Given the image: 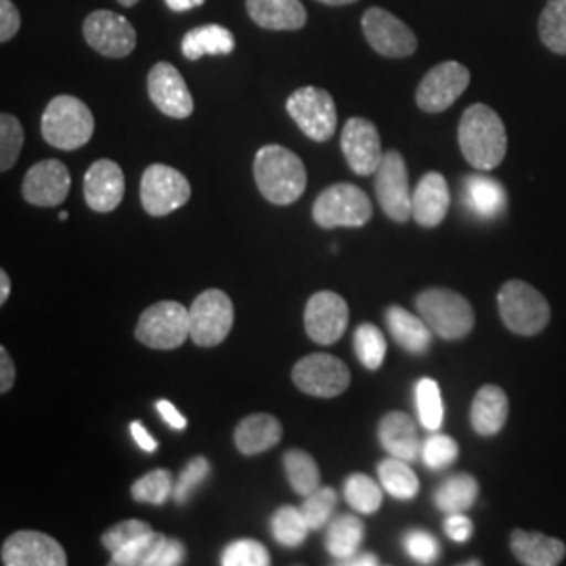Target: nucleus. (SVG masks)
Returning a JSON list of instances; mask_svg holds the SVG:
<instances>
[{
	"label": "nucleus",
	"instance_id": "nucleus-1",
	"mask_svg": "<svg viewBox=\"0 0 566 566\" xmlns=\"http://www.w3.org/2000/svg\"><path fill=\"white\" fill-rule=\"evenodd\" d=\"M458 142L465 160L476 170L489 172L506 158V126L502 118L483 103H474L465 109L458 128Z\"/></svg>",
	"mask_w": 566,
	"mask_h": 566
},
{
	"label": "nucleus",
	"instance_id": "nucleus-2",
	"mask_svg": "<svg viewBox=\"0 0 566 566\" xmlns=\"http://www.w3.org/2000/svg\"><path fill=\"white\" fill-rule=\"evenodd\" d=\"M254 179L266 202L290 206L303 198L306 168L294 151L282 145H264L254 158Z\"/></svg>",
	"mask_w": 566,
	"mask_h": 566
},
{
	"label": "nucleus",
	"instance_id": "nucleus-3",
	"mask_svg": "<svg viewBox=\"0 0 566 566\" xmlns=\"http://www.w3.org/2000/svg\"><path fill=\"white\" fill-rule=\"evenodd\" d=\"M41 130L49 145L63 151H74L91 142L95 133V118L86 103L72 95H60L46 105Z\"/></svg>",
	"mask_w": 566,
	"mask_h": 566
},
{
	"label": "nucleus",
	"instance_id": "nucleus-4",
	"mask_svg": "<svg viewBox=\"0 0 566 566\" xmlns=\"http://www.w3.org/2000/svg\"><path fill=\"white\" fill-rule=\"evenodd\" d=\"M416 306L428 327L443 340H462L474 329L472 304L453 290L428 287L416 296Z\"/></svg>",
	"mask_w": 566,
	"mask_h": 566
},
{
	"label": "nucleus",
	"instance_id": "nucleus-5",
	"mask_svg": "<svg viewBox=\"0 0 566 566\" xmlns=\"http://www.w3.org/2000/svg\"><path fill=\"white\" fill-rule=\"evenodd\" d=\"M497 308L507 329L518 336L542 334L552 317L546 296L531 283L521 280L502 285L497 294Z\"/></svg>",
	"mask_w": 566,
	"mask_h": 566
},
{
	"label": "nucleus",
	"instance_id": "nucleus-6",
	"mask_svg": "<svg viewBox=\"0 0 566 566\" xmlns=\"http://www.w3.org/2000/svg\"><path fill=\"white\" fill-rule=\"evenodd\" d=\"M139 343L156 350H172L191 338V313L175 301L151 304L143 311L135 329Z\"/></svg>",
	"mask_w": 566,
	"mask_h": 566
},
{
	"label": "nucleus",
	"instance_id": "nucleus-7",
	"mask_svg": "<svg viewBox=\"0 0 566 566\" xmlns=\"http://www.w3.org/2000/svg\"><path fill=\"white\" fill-rule=\"evenodd\" d=\"M374 214L364 189L350 182H338L327 187L313 203V219L324 229L336 227H364Z\"/></svg>",
	"mask_w": 566,
	"mask_h": 566
},
{
	"label": "nucleus",
	"instance_id": "nucleus-8",
	"mask_svg": "<svg viewBox=\"0 0 566 566\" xmlns=\"http://www.w3.org/2000/svg\"><path fill=\"white\" fill-rule=\"evenodd\" d=\"M287 114L313 142H329L338 126V112L334 97L317 86H303L290 95L285 103Z\"/></svg>",
	"mask_w": 566,
	"mask_h": 566
},
{
	"label": "nucleus",
	"instance_id": "nucleus-9",
	"mask_svg": "<svg viewBox=\"0 0 566 566\" xmlns=\"http://www.w3.org/2000/svg\"><path fill=\"white\" fill-rule=\"evenodd\" d=\"M191 198V185L177 168L151 164L142 179V203L147 214L166 217L182 208Z\"/></svg>",
	"mask_w": 566,
	"mask_h": 566
},
{
	"label": "nucleus",
	"instance_id": "nucleus-10",
	"mask_svg": "<svg viewBox=\"0 0 566 566\" xmlns=\"http://www.w3.org/2000/svg\"><path fill=\"white\" fill-rule=\"evenodd\" d=\"M191 313V340L198 346H217L223 343L233 327V303L223 290L210 287L202 292L189 308Z\"/></svg>",
	"mask_w": 566,
	"mask_h": 566
},
{
	"label": "nucleus",
	"instance_id": "nucleus-11",
	"mask_svg": "<svg viewBox=\"0 0 566 566\" xmlns=\"http://www.w3.org/2000/svg\"><path fill=\"white\" fill-rule=\"evenodd\" d=\"M292 380L304 395L332 399L343 395L348 388L350 371L338 357L327 353H313L294 365Z\"/></svg>",
	"mask_w": 566,
	"mask_h": 566
},
{
	"label": "nucleus",
	"instance_id": "nucleus-12",
	"mask_svg": "<svg viewBox=\"0 0 566 566\" xmlns=\"http://www.w3.org/2000/svg\"><path fill=\"white\" fill-rule=\"evenodd\" d=\"M468 84L470 72L462 63H439L420 82L416 91V103L426 114H441L464 95Z\"/></svg>",
	"mask_w": 566,
	"mask_h": 566
},
{
	"label": "nucleus",
	"instance_id": "nucleus-13",
	"mask_svg": "<svg viewBox=\"0 0 566 566\" xmlns=\"http://www.w3.org/2000/svg\"><path fill=\"white\" fill-rule=\"evenodd\" d=\"M84 39L103 57L122 60L137 46V32L133 23L114 11H93L84 20Z\"/></svg>",
	"mask_w": 566,
	"mask_h": 566
},
{
	"label": "nucleus",
	"instance_id": "nucleus-14",
	"mask_svg": "<svg viewBox=\"0 0 566 566\" xmlns=\"http://www.w3.org/2000/svg\"><path fill=\"white\" fill-rule=\"evenodd\" d=\"M376 196L386 217L395 223L411 219V189L403 156L399 151H386L376 170Z\"/></svg>",
	"mask_w": 566,
	"mask_h": 566
},
{
	"label": "nucleus",
	"instance_id": "nucleus-15",
	"mask_svg": "<svg viewBox=\"0 0 566 566\" xmlns=\"http://www.w3.org/2000/svg\"><path fill=\"white\" fill-rule=\"evenodd\" d=\"M361 28L369 46L385 57L401 60V57L413 55L418 49L416 34L405 25L403 21L380 7H371L365 11Z\"/></svg>",
	"mask_w": 566,
	"mask_h": 566
},
{
	"label": "nucleus",
	"instance_id": "nucleus-16",
	"mask_svg": "<svg viewBox=\"0 0 566 566\" xmlns=\"http://www.w3.org/2000/svg\"><path fill=\"white\" fill-rule=\"evenodd\" d=\"M348 325V304L336 292H317L308 298L304 308V329L317 344H336Z\"/></svg>",
	"mask_w": 566,
	"mask_h": 566
},
{
	"label": "nucleus",
	"instance_id": "nucleus-17",
	"mask_svg": "<svg viewBox=\"0 0 566 566\" xmlns=\"http://www.w3.org/2000/svg\"><path fill=\"white\" fill-rule=\"evenodd\" d=\"M147 93L151 103L168 118L185 120L193 114V97L182 81L181 72L168 61H160L151 67L147 76Z\"/></svg>",
	"mask_w": 566,
	"mask_h": 566
},
{
	"label": "nucleus",
	"instance_id": "nucleus-18",
	"mask_svg": "<svg viewBox=\"0 0 566 566\" xmlns=\"http://www.w3.org/2000/svg\"><path fill=\"white\" fill-rule=\"evenodd\" d=\"M344 158L355 175L369 177L382 163V143L376 124L367 118H350L340 137Z\"/></svg>",
	"mask_w": 566,
	"mask_h": 566
},
{
	"label": "nucleus",
	"instance_id": "nucleus-19",
	"mask_svg": "<svg viewBox=\"0 0 566 566\" xmlns=\"http://www.w3.org/2000/svg\"><path fill=\"white\" fill-rule=\"evenodd\" d=\"M4 566H65V549L51 535L39 531H18L2 544Z\"/></svg>",
	"mask_w": 566,
	"mask_h": 566
},
{
	"label": "nucleus",
	"instance_id": "nucleus-20",
	"mask_svg": "<svg viewBox=\"0 0 566 566\" xmlns=\"http://www.w3.org/2000/svg\"><path fill=\"white\" fill-rule=\"evenodd\" d=\"M72 187V177L65 164L60 160H42L34 164L21 185V193L25 202L42 208H53L65 202Z\"/></svg>",
	"mask_w": 566,
	"mask_h": 566
},
{
	"label": "nucleus",
	"instance_id": "nucleus-21",
	"mask_svg": "<svg viewBox=\"0 0 566 566\" xmlns=\"http://www.w3.org/2000/svg\"><path fill=\"white\" fill-rule=\"evenodd\" d=\"M124 172L114 160H97L84 175V200L95 212H112L124 198Z\"/></svg>",
	"mask_w": 566,
	"mask_h": 566
},
{
	"label": "nucleus",
	"instance_id": "nucleus-22",
	"mask_svg": "<svg viewBox=\"0 0 566 566\" xmlns=\"http://www.w3.org/2000/svg\"><path fill=\"white\" fill-rule=\"evenodd\" d=\"M449 203H451V196H449L446 177L441 172H428L420 179L413 191L411 217L416 223L426 229L439 227L446 221Z\"/></svg>",
	"mask_w": 566,
	"mask_h": 566
},
{
	"label": "nucleus",
	"instance_id": "nucleus-23",
	"mask_svg": "<svg viewBox=\"0 0 566 566\" xmlns=\"http://www.w3.org/2000/svg\"><path fill=\"white\" fill-rule=\"evenodd\" d=\"M510 549L525 566H556L565 560V542L535 531L516 528L510 537Z\"/></svg>",
	"mask_w": 566,
	"mask_h": 566
},
{
	"label": "nucleus",
	"instance_id": "nucleus-24",
	"mask_svg": "<svg viewBox=\"0 0 566 566\" xmlns=\"http://www.w3.org/2000/svg\"><path fill=\"white\" fill-rule=\"evenodd\" d=\"M510 413V401L504 388L486 385L474 395L470 407V424L481 437H495L504 430Z\"/></svg>",
	"mask_w": 566,
	"mask_h": 566
},
{
	"label": "nucleus",
	"instance_id": "nucleus-25",
	"mask_svg": "<svg viewBox=\"0 0 566 566\" xmlns=\"http://www.w3.org/2000/svg\"><path fill=\"white\" fill-rule=\"evenodd\" d=\"M248 15L264 30H301L306 9L301 0H245Z\"/></svg>",
	"mask_w": 566,
	"mask_h": 566
},
{
	"label": "nucleus",
	"instance_id": "nucleus-26",
	"mask_svg": "<svg viewBox=\"0 0 566 566\" xmlns=\"http://www.w3.org/2000/svg\"><path fill=\"white\" fill-rule=\"evenodd\" d=\"M378 439L386 451L405 462H413L420 453L418 428L405 411H390L378 424Z\"/></svg>",
	"mask_w": 566,
	"mask_h": 566
},
{
	"label": "nucleus",
	"instance_id": "nucleus-27",
	"mask_svg": "<svg viewBox=\"0 0 566 566\" xmlns=\"http://www.w3.org/2000/svg\"><path fill=\"white\" fill-rule=\"evenodd\" d=\"M233 439L243 455H259L282 441V424L269 413H252L238 424Z\"/></svg>",
	"mask_w": 566,
	"mask_h": 566
},
{
	"label": "nucleus",
	"instance_id": "nucleus-28",
	"mask_svg": "<svg viewBox=\"0 0 566 566\" xmlns=\"http://www.w3.org/2000/svg\"><path fill=\"white\" fill-rule=\"evenodd\" d=\"M386 324L390 329V336L403 350L411 355H424L432 343L430 327L422 317H416L413 313L405 311L403 306L392 304L386 311Z\"/></svg>",
	"mask_w": 566,
	"mask_h": 566
},
{
	"label": "nucleus",
	"instance_id": "nucleus-29",
	"mask_svg": "<svg viewBox=\"0 0 566 566\" xmlns=\"http://www.w3.org/2000/svg\"><path fill=\"white\" fill-rule=\"evenodd\" d=\"M506 191L502 182L485 175H472L464 181V203L479 219H497L506 210Z\"/></svg>",
	"mask_w": 566,
	"mask_h": 566
},
{
	"label": "nucleus",
	"instance_id": "nucleus-30",
	"mask_svg": "<svg viewBox=\"0 0 566 566\" xmlns=\"http://www.w3.org/2000/svg\"><path fill=\"white\" fill-rule=\"evenodd\" d=\"M235 49V39L231 30L219 23H208L189 30L181 42L185 60L198 61L203 55H229Z\"/></svg>",
	"mask_w": 566,
	"mask_h": 566
},
{
	"label": "nucleus",
	"instance_id": "nucleus-31",
	"mask_svg": "<svg viewBox=\"0 0 566 566\" xmlns=\"http://www.w3.org/2000/svg\"><path fill=\"white\" fill-rule=\"evenodd\" d=\"M479 497V481L468 474V472H460L449 476L446 483L437 489L434 493V504L447 514L453 512H465L476 504Z\"/></svg>",
	"mask_w": 566,
	"mask_h": 566
},
{
	"label": "nucleus",
	"instance_id": "nucleus-32",
	"mask_svg": "<svg viewBox=\"0 0 566 566\" xmlns=\"http://www.w3.org/2000/svg\"><path fill=\"white\" fill-rule=\"evenodd\" d=\"M365 526L357 516H340L336 518L329 528H327V537H325V547L327 552L344 560V558H350L359 552V547L364 544ZM336 560V563H338Z\"/></svg>",
	"mask_w": 566,
	"mask_h": 566
},
{
	"label": "nucleus",
	"instance_id": "nucleus-33",
	"mask_svg": "<svg viewBox=\"0 0 566 566\" xmlns=\"http://www.w3.org/2000/svg\"><path fill=\"white\" fill-rule=\"evenodd\" d=\"M378 476H380V483L386 493H390L392 497H397L401 502L413 500L420 491V481H418L416 472L409 468V462L399 460L395 455L380 462Z\"/></svg>",
	"mask_w": 566,
	"mask_h": 566
},
{
	"label": "nucleus",
	"instance_id": "nucleus-34",
	"mask_svg": "<svg viewBox=\"0 0 566 566\" xmlns=\"http://www.w3.org/2000/svg\"><path fill=\"white\" fill-rule=\"evenodd\" d=\"M283 468H285V476L290 486L298 493V495H311L315 489H319L322 483V472L317 462L301 449H290L283 455Z\"/></svg>",
	"mask_w": 566,
	"mask_h": 566
},
{
	"label": "nucleus",
	"instance_id": "nucleus-35",
	"mask_svg": "<svg viewBox=\"0 0 566 566\" xmlns=\"http://www.w3.org/2000/svg\"><path fill=\"white\" fill-rule=\"evenodd\" d=\"M344 500L361 514H374L382 506V489L367 474L355 472L344 481Z\"/></svg>",
	"mask_w": 566,
	"mask_h": 566
},
{
	"label": "nucleus",
	"instance_id": "nucleus-36",
	"mask_svg": "<svg viewBox=\"0 0 566 566\" xmlns=\"http://www.w3.org/2000/svg\"><path fill=\"white\" fill-rule=\"evenodd\" d=\"M539 36L549 51L566 55V0H547L539 18Z\"/></svg>",
	"mask_w": 566,
	"mask_h": 566
},
{
	"label": "nucleus",
	"instance_id": "nucleus-37",
	"mask_svg": "<svg viewBox=\"0 0 566 566\" xmlns=\"http://www.w3.org/2000/svg\"><path fill=\"white\" fill-rule=\"evenodd\" d=\"M271 531L282 546L298 547L303 546L311 526L306 523L301 507L283 506L273 514Z\"/></svg>",
	"mask_w": 566,
	"mask_h": 566
},
{
	"label": "nucleus",
	"instance_id": "nucleus-38",
	"mask_svg": "<svg viewBox=\"0 0 566 566\" xmlns=\"http://www.w3.org/2000/svg\"><path fill=\"white\" fill-rule=\"evenodd\" d=\"M166 537L163 533H147L139 539L130 542L128 546L120 547L112 554V565L116 566H154L156 556L160 552Z\"/></svg>",
	"mask_w": 566,
	"mask_h": 566
},
{
	"label": "nucleus",
	"instance_id": "nucleus-39",
	"mask_svg": "<svg viewBox=\"0 0 566 566\" xmlns=\"http://www.w3.org/2000/svg\"><path fill=\"white\" fill-rule=\"evenodd\" d=\"M416 405H418V416H420V424L426 430L437 432L443 424V416H446V407L441 399V388L432 380V378H422L416 385Z\"/></svg>",
	"mask_w": 566,
	"mask_h": 566
},
{
	"label": "nucleus",
	"instance_id": "nucleus-40",
	"mask_svg": "<svg viewBox=\"0 0 566 566\" xmlns=\"http://www.w3.org/2000/svg\"><path fill=\"white\" fill-rule=\"evenodd\" d=\"M355 353L365 369L376 371L385 364L386 340L380 327L374 324H361L355 332Z\"/></svg>",
	"mask_w": 566,
	"mask_h": 566
},
{
	"label": "nucleus",
	"instance_id": "nucleus-41",
	"mask_svg": "<svg viewBox=\"0 0 566 566\" xmlns=\"http://www.w3.org/2000/svg\"><path fill=\"white\" fill-rule=\"evenodd\" d=\"M130 491H133V500L139 504L163 506L175 491V481L168 470H154L142 476Z\"/></svg>",
	"mask_w": 566,
	"mask_h": 566
},
{
	"label": "nucleus",
	"instance_id": "nucleus-42",
	"mask_svg": "<svg viewBox=\"0 0 566 566\" xmlns=\"http://www.w3.org/2000/svg\"><path fill=\"white\" fill-rule=\"evenodd\" d=\"M23 139L25 135H23L21 122L11 114H2L0 116V170L2 172H7L18 163Z\"/></svg>",
	"mask_w": 566,
	"mask_h": 566
},
{
	"label": "nucleus",
	"instance_id": "nucleus-43",
	"mask_svg": "<svg viewBox=\"0 0 566 566\" xmlns=\"http://www.w3.org/2000/svg\"><path fill=\"white\" fill-rule=\"evenodd\" d=\"M336 504H338L336 491L332 486H319L311 495L304 497L301 512H303L304 518H306L311 528H322V526L327 525Z\"/></svg>",
	"mask_w": 566,
	"mask_h": 566
},
{
	"label": "nucleus",
	"instance_id": "nucleus-44",
	"mask_svg": "<svg viewBox=\"0 0 566 566\" xmlns=\"http://www.w3.org/2000/svg\"><path fill=\"white\" fill-rule=\"evenodd\" d=\"M221 565L224 566H266L271 565V556L261 542L238 539L224 547Z\"/></svg>",
	"mask_w": 566,
	"mask_h": 566
},
{
	"label": "nucleus",
	"instance_id": "nucleus-45",
	"mask_svg": "<svg viewBox=\"0 0 566 566\" xmlns=\"http://www.w3.org/2000/svg\"><path fill=\"white\" fill-rule=\"evenodd\" d=\"M460 455V447L455 443V439L447 437V434H432L426 439L422 446V458H424L426 468L441 472L449 465L453 464Z\"/></svg>",
	"mask_w": 566,
	"mask_h": 566
},
{
	"label": "nucleus",
	"instance_id": "nucleus-46",
	"mask_svg": "<svg viewBox=\"0 0 566 566\" xmlns=\"http://www.w3.org/2000/svg\"><path fill=\"white\" fill-rule=\"evenodd\" d=\"M208 474H210V462H208L203 455L193 458L189 464L182 468V472L179 474V481L175 483V491H172L175 502H177V504H187V500H189V497L193 495V491L208 479Z\"/></svg>",
	"mask_w": 566,
	"mask_h": 566
},
{
	"label": "nucleus",
	"instance_id": "nucleus-47",
	"mask_svg": "<svg viewBox=\"0 0 566 566\" xmlns=\"http://www.w3.org/2000/svg\"><path fill=\"white\" fill-rule=\"evenodd\" d=\"M154 528L147 525V523H143V521H122L116 526H112L109 531H105L103 533V546L107 547L112 554L114 552H118L120 547L128 546L130 542H135V539H139L143 535H147V533H151Z\"/></svg>",
	"mask_w": 566,
	"mask_h": 566
},
{
	"label": "nucleus",
	"instance_id": "nucleus-48",
	"mask_svg": "<svg viewBox=\"0 0 566 566\" xmlns=\"http://www.w3.org/2000/svg\"><path fill=\"white\" fill-rule=\"evenodd\" d=\"M405 549L411 558H416L422 565H432L439 558V542L426 533V531H409L405 537Z\"/></svg>",
	"mask_w": 566,
	"mask_h": 566
},
{
	"label": "nucleus",
	"instance_id": "nucleus-49",
	"mask_svg": "<svg viewBox=\"0 0 566 566\" xmlns=\"http://www.w3.org/2000/svg\"><path fill=\"white\" fill-rule=\"evenodd\" d=\"M21 15L11 0H0V41L9 42L20 32Z\"/></svg>",
	"mask_w": 566,
	"mask_h": 566
},
{
	"label": "nucleus",
	"instance_id": "nucleus-50",
	"mask_svg": "<svg viewBox=\"0 0 566 566\" xmlns=\"http://www.w3.org/2000/svg\"><path fill=\"white\" fill-rule=\"evenodd\" d=\"M446 533L449 539H453L455 544H464L472 533H474V525L472 521L465 516L464 512H453L449 514L446 521Z\"/></svg>",
	"mask_w": 566,
	"mask_h": 566
},
{
	"label": "nucleus",
	"instance_id": "nucleus-51",
	"mask_svg": "<svg viewBox=\"0 0 566 566\" xmlns=\"http://www.w3.org/2000/svg\"><path fill=\"white\" fill-rule=\"evenodd\" d=\"M182 558H185V547H182L181 542L166 537V542H164L158 556H156L154 566L181 565Z\"/></svg>",
	"mask_w": 566,
	"mask_h": 566
},
{
	"label": "nucleus",
	"instance_id": "nucleus-52",
	"mask_svg": "<svg viewBox=\"0 0 566 566\" xmlns=\"http://www.w3.org/2000/svg\"><path fill=\"white\" fill-rule=\"evenodd\" d=\"M13 382H15V365H13V359L9 357L7 348L2 346L0 348V392L2 395L9 392Z\"/></svg>",
	"mask_w": 566,
	"mask_h": 566
},
{
	"label": "nucleus",
	"instance_id": "nucleus-53",
	"mask_svg": "<svg viewBox=\"0 0 566 566\" xmlns=\"http://www.w3.org/2000/svg\"><path fill=\"white\" fill-rule=\"evenodd\" d=\"M158 407V413L163 416L164 422L170 426V428H175V430H185V426H187V420L182 418L181 411L175 407V405L170 403V401H158L156 403Z\"/></svg>",
	"mask_w": 566,
	"mask_h": 566
},
{
	"label": "nucleus",
	"instance_id": "nucleus-54",
	"mask_svg": "<svg viewBox=\"0 0 566 566\" xmlns=\"http://www.w3.org/2000/svg\"><path fill=\"white\" fill-rule=\"evenodd\" d=\"M130 434H133L135 443L142 447L143 451L154 453V451L158 449V441L145 430V426H143L142 422H133V424H130Z\"/></svg>",
	"mask_w": 566,
	"mask_h": 566
},
{
	"label": "nucleus",
	"instance_id": "nucleus-55",
	"mask_svg": "<svg viewBox=\"0 0 566 566\" xmlns=\"http://www.w3.org/2000/svg\"><path fill=\"white\" fill-rule=\"evenodd\" d=\"M338 565L346 566H376L380 565V560L374 556V554H355V556H350V558H344V560H338Z\"/></svg>",
	"mask_w": 566,
	"mask_h": 566
},
{
	"label": "nucleus",
	"instance_id": "nucleus-56",
	"mask_svg": "<svg viewBox=\"0 0 566 566\" xmlns=\"http://www.w3.org/2000/svg\"><path fill=\"white\" fill-rule=\"evenodd\" d=\"M166 7L175 13H185V11H191L196 7H202L206 0H164Z\"/></svg>",
	"mask_w": 566,
	"mask_h": 566
},
{
	"label": "nucleus",
	"instance_id": "nucleus-57",
	"mask_svg": "<svg viewBox=\"0 0 566 566\" xmlns=\"http://www.w3.org/2000/svg\"><path fill=\"white\" fill-rule=\"evenodd\" d=\"M9 294H11V280H9V273L2 269L0 271V304L9 301Z\"/></svg>",
	"mask_w": 566,
	"mask_h": 566
},
{
	"label": "nucleus",
	"instance_id": "nucleus-58",
	"mask_svg": "<svg viewBox=\"0 0 566 566\" xmlns=\"http://www.w3.org/2000/svg\"><path fill=\"white\" fill-rule=\"evenodd\" d=\"M317 2L327 4V7H344V4H353V2H357V0H317Z\"/></svg>",
	"mask_w": 566,
	"mask_h": 566
},
{
	"label": "nucleus",
	"instance_id": "nucleus-59",
	"mask_svg": "<svg viewBox=\"0 0 566 566\" xmlns=\"http://www.w3.org/2000/svg\"><path fill=\"white\" fill-rule=\"evenodd\" d=\"M120 2L122 7H133V4H137L139 0H118Z\"/></svg>",
	"mask_w": 566,
	"mask_h": 566
}]
</instances>
